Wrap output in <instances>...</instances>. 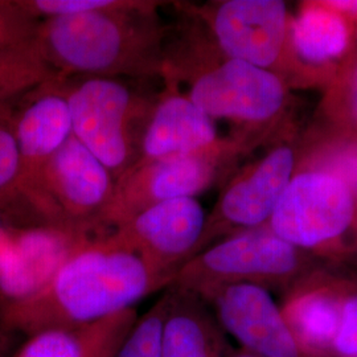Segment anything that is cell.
<instances>
[{
	"label": "cell",
	"mask_w": 357,
	"mask_h": 357,
	"mask_svg": "<svg viewBox=\"0 0 357 357\" xmlns=\"http://www.w3.org/2000/svg\"><path fill=\"white\" fill-rule=\"evenodd\" d=\"M172 278L107 234L79 248L32 298L4 306V323L29 335L77 330L132 308Z\"/></svg>",
	"instance_id": "obj_1"
},
{
	"label": "cell",
	"mask_w": 357,
	"mask_h": 357,
	"mask_svg": "<svg viewBox=\"0 0 357 357\" xmlns=\"http://www.w3.org/2000/svg\"><path fill=\"white\" fill-rule=\"evenodd\" d=\"M125 0L119 7L41 20L35 47L59 76L162 77L168 33L158 8Z\"/></svg>",
	"instance_id": "obj_2"
},
{
	"label": "cell",
	"mask_w": 357,
	"mask_h": 357,
	"mask_svg": "<svg viewBox=\"0 0 357 357\" xmlns=\"http://www.w3.org/2000/svg\"><path fill=\"white\" fill-rule=\"evenodd\" d=\"M73 137L114 176H122L139 156L142 132L155 97L143 96L122 78H66Z\"/></svg>",
	"instance_id": "obj_3"
},
{
	"label": "cell",
	"mask_w": 357,
	"mask_h": 357,
	"mask_svg": "<svg viewBox=\"0 0 357 357\" xmlns=\"http://www.w3.org/2000/svg\"><path fill=\"white\" fill-rule=\"evenodd\" d=\"M305 252L268 227L243 230L220 240L178 268L171 287L197 296L224 284L253 283L265 289L294 286L311 274Z\"/></svg>",
	"instance_id": "obj_4"
},
{
	"label": "cell",
	"mask_w": 357,
	"mask_h": 357,
	"mask_svg": "<svg viewBox=\"0 0 357 357\" xmlns=\"http://www.w3.org/2000/svg\"><path fill=\"white\" fill-rule=\"evenodd\" d=\"M162 78L178 85L188 82L185 93L205 114L238 123L268 122L281 110L286 91L281 78L241 60L229 59L197 64L190 59L167 53Z\"/></svg>",
	"instance_id": "obj_5"
},
{
	"label": "cell",
	"mask_w": 357,
	"mask_h": 357,
	"mask_svg": "<svg viewBox=\"0 0 357 357\" xmlns=\"http://www.w3.org/2000/svg\"><path fill=\"white\" fill-rule=\"evenodd\" d=\"M355 215V197L345 180L310 171L290 180L266 227L307 255L327 253L351 229Z\"/></svg>",
	"instance_id": "obj_6"
},
{
	"label": "cell",
	"mask_w": 357,
	"mask_h": 357,
	"mask_svg": "<svg viewBox=\"0 0 357 357\" xmlns=\"http://www.w3.org/2000/svg\"><path fill=\"white\" fill-rule=\"evenodd\" d=\"M115 181L113 174L72 135L47 163L28 206L40 224L98 233V220L112 200Z\"/></svg>",
	"instance_id": "obj_7"
},
{
	"label": "cell",
	"mask_w": 357,
	"mask_h": 357,
	"mask_svg": "<svg viewBox=\"0 0 357 357\" xmlns=\"http://www.w3.org/2000/svg\"><path fill=\"white\" fill-rule=\"evenodd\" d=\"M233 153V144L220 142L204 151L132 165L116 178L112 200L98 220V229H115L142 211L167 200L195 197L215 181L218 167Z\"/></svg>",
	"instance_id": "obj_8"
},
{
	"label": "cell",
	"mask_w": 357,
	"mask_h": 357,
	"mask_svg": "<svg viewBox=\"0 0 357 357\" xmlns=\"http://www.w3.org/2000/svg\"><path fill=\"white\" fill-rule=\"evenodd\" d=\"M102 236L69 225L38 224L0 231V299L4 306L41 291L79 248Z\"/></svg>",
	"instance_id": "obj_9"
},
{
	"label": "cell",
	"mask_w": 357,
	"mask_h": 357,
	"mask_svg": "<svg viewBox=\"0 0 357 357\" xmlns=\"http://www.w3.org/2000/svg\"><path fill=\"white\" fill-rule=\"evenodd\" d=\"M206 218L196 197H178L142 211L107 237L174 280L178 268L197 253Z\"/></svg>",
	"instance_id": "obj_10"
},
{
	"label": "cell",
	"mask_w": 357,
	"mask_h": 357,
	"mask_svg": "<svg viewBox=\"0 0 357 357\" xmlns=\"http://www.w3.org/2000/svg\"><path fill=\"white\" fill-rule=\"evenodd\" d=\"M199 298L213 307L217 321L225 333L255 356L320 357L301 344L281 307L262 286L224 284Z\"/></svg>",
	"instance_id": "obj_11"
},
{
	"label": "cell",
	"mask_w": 357,
	"mask_h": 357,
	"mask_svg": "<svg viewBox=\"0 0 357 357\" xmlns=\"http://www.w3.org/2000/svg\"><path fill=\"white\" fill-rule=\"evenodd\" d=\"M295 155L278 147L255 166L233 178L222 192L213 213L206 218L197 253L225 236L268 225L283 192L293 178Z\"/></svg>",
	"instance_id": "obj_12"
},
{
	"label": "cell",
	"mask_w": 357,
	"mask_h": 357,
	"mask_svg": "<svg viewBox=\"0 0 357 357\" xmlns=\"http://www.w3.org/2000/svg\"><path fill=\"white\" fill-rule=\"evenodd\" d=\"M13 105V130L22 167L23 204L32 202L47 163L73 135L66 78L57 76L29 90Z\"/></svg>",
	"instance_id": "obj_13"
},
{
	"label": "cell",
	"mask_w": 357,
	"mask_h": 357,
	"mask_svg": "<svg viewBox=\"0 0 357 357\" xmlns=\"http://www.w3.org/2000/svg\"><path fill=\"white\" fill-rule=\"evenodd\" d=\"M217 48L229 59L268 69L281 56L287 11L281 0H225L203 13Z\"/></svg>",
	"instance_id": "obj_14"
},
{
	"label": "cell",
	"mask_w": 357,
	"mask_h": 357,
	"mask_svg": "<svg viewBox=\"0 0 357 357\" xmlns=\"http://www.w3.org/2000/svg\"><path fill=\"white\" fill-rule=\"evenodd\" d=\"M165 84L143 128L137 163L199 153L220 143L215 121L181 93L176 84Z\"/></svg>",
	"instance_id": "obj_15"
},
{
	"label": "cell",
	"mask_w": 357,
	"mask_h": 357,
	"mask_svg": "<svg viewBox=\"0 0 357 357\" xmlns=\"http://www.w3.org/2000/svg\"><path fill=\"white\" fill-rule=\"evenodd\" d=\"M344 281L308 274L296 282L281 310L294 335L310 352L332 357L340 326Z\"/></svg>",
	"instance_id": "obj_16"
},
{
	"label": "cell",
	"mask_w": 357,
	"mask_h": 357,
	"mask_svg": "<svg viewBox=\"0 0 357 357\" xmlns=\"http://www.w3.org/2000/svg\"><path fill=\"white\" fill-rule=\"evenodd\" d=\"M195 294L172 289L163 324L162 357H230L225 331Z\"/></svg>",
	"instance_id": "obj_17"
},
{
	"label": "cell",
	"mask_w": 357,
	"mask_h": 357,
	"mask_svg": "<svg viewBox=\"0 0 357 357\" xmlns=\"http://www.w3.org/2000/svg\"><path fill=\"white\" fill-rule=\"evenodd\" d=\"M137 319L131 308L77 330L40 332L15 357H115Z\"/></svg>",
	"instance_id": "obj_18"
},
{
	"label": "cell",
	"mask_w": 357,
	"mask_h": 357,
	"mask_svg": "<svg viewBox=\"0 0 357 357\" xmlns=\"http://www.w3.org/2000/svg\"><path fill=\"white\" fill-rule=\"evenodd\" d=\"M295 52L308 63L323 64L337 59L347 48L348 28L340 13L323 6H308L291 26Z\"/></svg>",
	"instance_id": "obj_19"
},
{
	"label": "cell",
	"mask_w": 357,
	"mask_h": 357,
	"mask_svg": "<svg viewBox=\"0 0 357 357\" xmlns=\"http://www.w3.org/2000/svg\"><path fill=\"white\" fill-rule=\"evenodd\" d=\"M57 76L41 59L35 41L26 47L0 52V103L17 101L29 90Z\"/></svg>",
	"instance_id": "obj_20"
},
{
	"label": "cell",
	"mask_w": 357,
	"mask_h": 357,
	"mask_svg": "<svg viewBox=\"0 0 357 357\" xmlns=\"http://www.w3.org/2000/svg\"><path fill=\"white\" fill-rule=\"evenodd\" d=\"M23 203L22 167L13 130V102L0 103V212Z\"/></svg>",
	"instance_id": "obj_21"
},
{
	"label": "cell",
	"mask_w": 357,
	"mask_h": 357,
	"mask_svg": "<svg viewBox=\"0 0 357 357\" xmlns=\"http://www.w3.org/2000/svg\"><path fill=\"white\" fill-rule=\"evenodd\" d=\"M169 293L137 319L115 357H162V336Z\"/></svg>",
	"instance_id": "obj_22"
},
{
	"label": "cell",
	"mask_w": 357,
	"mask_h": 357,
	"mask_svg": "<svg viewBox=\"0 0 357 357\" xmlns=\"http://www.w3.org/2000/svg\"><path fill=\"white\" fill-rule=\"evenodd\" d=\"M38 24L19 0H0V52L33 44Z\"/></svg>",
	"instance_id": "obj_23"
},
{
	"label": "cell",
	"mask_w": 357,
	"mask_h": 357,
	"mask_svg": "<svg viewBox=\"0 0 357 357\" xmlns=\"http://www.w3.org/2000/svg\"><path fill=\"white\" fill-rule=\"evenodd\" d=\"M332 357H357V286L344 281L340 326L332 344Z\"/></svg>",
	"instance_id": "obj_24"
},
{
	"label": "cell",
	"mask_w": 357,
	"mask_h": 357,
	"mask_svg": "<svg viewBox=\"0 0 357 357\" xmlns=\"http://www.w3.org/2000/svg\"><path fill=\"white\" fill-rule=\"evenodd\" d=\"M326 7L331 8L335 13H357V0H333L323 3Z\"/></svg>",
	"instance_id": "obj_25"
},
{
	"label": "cell",
	"mask_w": 357,
	"mask_h": 357,
	"mask_svg": "<svg viewBox=\"0 0 357 357\" xmlns=\"http://www.w3.org/2000/svg\"><path fill=\"white\" fill-rule=\"evenodd\" d=\"M349 98H351V110H352V115L355 118L357 123V68L352 75V79H351V91H349Z\"/></svg>",
	"instance_id": "obj_26"
},
{
	"label": "cell",
	"mask_w": 357,
	"mask_h": 357,
	"mask_svg": "<svg viewBox=\"0 0 357 357\" xmlns=\"http://www.w3.org/2000/svg\"><path fill=\"white\" fill-rule=\"evenodd\" d=\"M230 357H257L255 355H252L250 352L245 351V349H238V351H234Z\"/></svg>",
	"instance_id": "obj_27"
},
{
	"label": "cell",
	"mask_w": 357,
	"mask_h": 357,
	"mask_svg": "<svg viewBox=\"0 0 357 357\" xmlns=\"http://www.w3.org/2000/svg\"><path fill=\"white\" fill-rule=\"evenodd\" d=\"M1 229H3V227H0V231H1Z\"/></svg>",
	"instance_id": "obj_28"
}]
</instances>
